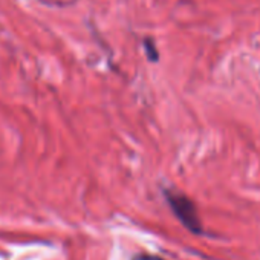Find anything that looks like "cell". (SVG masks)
Listing matches in <instances>:
<instances>
[{
    "mask_svg": "<svg viewBox=\"0 0 260 260\" xmlns=\"http://www.w3.org/2000/svg\"><path fill=\"white\" fill-rule=\"evenodd\" d=\"M166 199H167L170 208L173 210V213L176 214V217L181 220V223L188 231H191L194 234L202 233V223L198 216L196 207L187 196H184L182 193L173 191V190H166Z\"/></svg>",
    "mask_w": 260,
    "mask_h": 260,
    "instance_id": "obj_1",
    "label": "cell"
},
{
    "mask_svg": "<svg viewBox=\"0 0 260 260\" xmlns=\"http://www.w3.org/2000/svg\"><path fill=\"white\" fill-rule=\"evenodd\" d=\"M144 49H146L147 58H149L150 61H156V60L159 58V54H158V51H156V46H155L153 40H150V39L144 40Z\"/></svg>",
    "mask_w": 260,
    "mask_h": 260,
    "instance_id": "obj_2",
    "label": "cell"
},
{
    "mask_svg": "<svg viewBox=\"0 0 260 260\" xmlns=\"http://www.w3.org/2000/svg\"><path fill=\"white\" fill-rule=\"evenodd\" d=\"M132 260H166V258H162L159 255H153V254H138Z\"/></svg>",
    "mask_w": 260,
    "mask_h": 260,
    "instance_id": "obj_3",
    "label": "cell"
}]
</instances>
